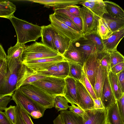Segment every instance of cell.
<instances>
[{
    "label": "cell",
    "mask_w": 124,
    "mask_h": 124,
    "mask_svg": "<svg viewBox=\"0 0 124 124\" xmlns=\"http://www.w3.org/2000/svg\"><path fill=\"white\" fill-rule=\"evenodd\" d=\"M8 19L16 31L17 42L22 44L37 40L41 36L42 27L19 19L14 15Z\"/></svg>",
    "instance_id": "1"
},
{
    "label": "cell",
    "mask_w": 124,
    "mask_h": 124,
    "mask_svg": "<svg viewBox=\"0 0 124 124\" xmlns=\"http://www.w3.org/2000/svg\"><path fill=\"white\" fill-rule=\"evenodd\" d=\"M17 89L35 102L46 109L54 107V97L36 86L30 84L21 86Z\"/></svg>",
    "instance_id": "2"
},
{
    "label": "cell",
    "mask_w": 124,
    "mask_h": 124,
    "mask_svg": "<svg viewBox=\"0 0 124 124\" xmlns=\"http://www.w3.org/2000/svg\"><path fill=\"white\" fill-rule=\"evenodd\" d=\"M60 54L42 42H36L26 46L23 53L22 63L30 61L52 57Z\"/></svg>",
    "instance_id": "3"
},
{
    "label": "cell",
    "mask_w": 124,
    "mask_h": 124,
    "mask_svg": "<svg viewBox=\"0 0 124 124\" xmlns=\"http://www.w3.org/2000/svg\"><path fill=\"white\" fill-rule=\"evenodd\" d=\"M30 84L43 90L54 97L64 96L66 86L65 79L54 76L46 77Z\"/></svg>",
    "instance_id": "4"
},
{
    "label": "cell",
    "mask_w": 124,
    "mask_h": 124,
    "mask_svg": "<svg viewBox=\"0 0 124 124\" xmlns=\"http://www.w3.org/2000/svg\"><path fill=\"white\" fill-rule=\"evenodd\" d=\"M20 65L16 62L8 68L7 73L0 77V97L12 96L16 90L17 71Z\"/></svg>",
    "instance_id": "5"
},
{
    "label": "cell",
    "mask_w": 124,
    "mask_h": 124,
    "mask_svg": "<svg viewBox=\"0 0 124 124\" xmlns=\"http://www.w3.org/2000/svg\"><path fill=\"white\" fill-rule=\"evenodd\" d=\"M11 97V100L14 101L16 105L23 109L30 115L34 111H39L43 116L46 109L35 102L18 89L16 90Z\"/></svg>",
    "instance_id": "6"
},
{
    "label": "cell",
    "mask_w": 124,
    "mask_h": 124,
    "mask_svg": "<svg viewBox=\"0 0 124 124\" xmlns=\"http://www.w3.org/2000/svg\"><path fill=\"white\" fill-rule=\"evenodd\" d=\"M79 10L82 22L81 33L83 36L96 31L99 18L84 6L80 7Z\"/></svg>",
    "instance_id": "7"
},
{
    "label": "cell",
    "mask_w": 124,
    "mask_h": 124,
    "mask_svg": "<svg viewBox=\"0 0 124 124\" xmlns=\"http://www.w3.org/2000/svg\"><path fill=\"white\" fill-rule=\"evenodd\" d=\"M49 20L54 29L59 34L73 42L83 36L81 33L66 25L57 18L53 14L49 15Z\"/></svg>",
    "instance_id": "8"
},
{
    "label": "cell",
    "mask_w": 124,
    "mask_h": 124,
    "mask_svg": "<svg viewBox=\"0 0 124 124\" xmlns=\"http://www.w3.org/2000/svg\"><path fill=\"white\" fill-rule=\"evenodd\" d=\"M66 61L62 55L60 54L56 56L32 60L22 64L34 72L44 71L51 66L61 62Z\"/></svg>",
    "instance_id": "9"
},
{
    "label": "cell",
    "mask_w": 124,
    "mask_h": 124,
    "mask_svg": "<svg viewBox=\"0 0 124 124\" xmlns=\"http://www.w3.org/2000/svg\"><path fill=\"white\" fill-rule=\"evenodd\" d=\"M83 124H106L107 109H90L85 110Z\"/></svg>",
    "instance_id": "10"
},
{
    "label": "cell",
    "mask_w": 124,
    "mask_h": 124,
    "mask_svg": "<svg viewBox=\"0 0 124 124\" xmlns=\"http://www.w3.org/2000/svg\"><path fill=\"white\" fill-rule=\"evenodd\" d=\"M96 51L91 54L85 60L83 67V70L93 89L99 62Z\"/></svg>",
    "instance_id": "11"
},
{
    "label": "cell",
    "mask_w": 124,
    "mask_h": 124,
    "mask_svg": "<svg viewBox=\"0 0 124 124\" xmlns=\"http://www.w3.org/2000/svg\"><path fill=\"white\" fill-rule=\"evenodd\" d=\"M75 80L78 106L84 110L92 109L94 106L93 99L82 83L78 80Z\"/></svg>",
    "instance_id": "12"
},
{
    "label": "cell",
    "mask_w": 124,
    "mask_h": 124,
    "mask_svg": "<svg viewBox=\"0 0 124 124\" xmlns=\"http://www.w3.org/2000/svg\"><path fill=\"white\" fill-rule=\"evenodd\" d=\"M26 46L24 44L17 42L15 46L8 48L7 59L8 68L16 62L20 64L22 63V54Z\"/></svg>",
    "instance_id": "13"
},
{
    "label": "cell",
    "mask_w": 124,
    "mask_h": 124,
    "mask_svg": "<svg viewBox=\"0 0 124 124\" xmlns=\"http://www.w3.org/2000/svg\"><path fill=\"white\" fill-rule=\"evenodd\" d=\"M78 4L86 7L99 18H102L104 14H108L102 0H83Z\"/></svg>",
    "instance_id": "14"
},
{
    "label": "cell",
    "mask_w": 124,
    "mask_h": 124,
    "mask_svg": "<svg viewBox=\"0 0 124 124\" xmlns=\"http://www.w3.org/2000/svg\"><path fill=\"white\" fill-rule=\"evenodd\" d=\"M108 73L106 75L103 86L100 99L102 105L107 109L116 102V100L111 88Z\"/></svg>",
    "instance_id": "15"
},
{
    "label": "cell",
    "mask_w": 124,
    "mask_h": 124,
    "mask_svg": "<svg viewBox=\"0 0 124 124\" xmlns=\"http://www.w3.org/2000/svg\"><path fill=\"white\" fill-rule=\"evenodd\" d=\"M124 36V27L113 32L107 39L103 40L105 52L110 53L117 50L119 43Z\"/></svg>",
    "instance_id": "16"
},
{
    "label": "cell",
    "mask_w": 124,
    "mask_h": 124,
    "mask_svg": "<svg viewBox=\"0 0 124 124\" xmlns=\"http://www.w3.org/2000/svg\"><path fill=\"white\" fill-rule=\"evenodd\" d=\"M65 80L66 86L64 96L71 105L78 106L76 80L69 77L66 78Z\"/></svg>",
    "instance_id": "17"
},
{
    "label": "cell",
    "mask_w": 124,
    "mask_h": 124,
    "mask_svg": "<svg viewBox=\"0 0 124 124\" xmlns=\"http://www.w3.org/2000/svg\"><path fill=\"white\" fill-rule=\"evenodd\" d=\"M72 43L77 49L84 54L85 60L91 54L97 51L93 42L83 36Z\"/></svg>",
    "instance_id": "18"
},
{
    "label": "cell",
    "mask_w": 124,
    "mask_h": 124,
    "mask_svg": "<svg viewBox=\"0 0 124 124\" xmlns=\"http://www.w3.org/2000/svg\"><path fill=\"white\" fill-rule=\"evenodd\" d=\"M62 56L68 62L78 64L83 67L85 60L84 54L77 49L72 42Z\"/></svg>",
    "instance_id": "19"
},
{
    "label": "cell",
    "mask_w": 124,
    "mask_h": 124,
    "mask_svg": "<svg viewBox=\"0 0 124 124\" xmlns=\"http://www.w3.org/2000/svg\"><path fill=\"white\" fill-rule=\"evenodd\" d=\"M83 0H28L27 1L43 5L44 7L54 8L78 4Z\"/></svg>",
    "instance_id": "20"
},
{
    "label": "cell",
    "mask_w": 124,
    "mask_h": 124,
    "mask_svg": "<svg viewBox=\"0 0 124 124\" xmlns=\"http://www.w3.org/2000/svg\"><path fill=\"white\" fill-rule=\"evenodd\" d=\"M41 27V37L42 43L50 48L54 50V38L56 31L51 24Z\"/></svg>",
    "instance_id": "21"
},
{
    "label": "cell",
    "mask_w": 124,
    "mask_h": 124,
    "mask_svg": "<svg viewBox=\"0 0 124 124\" xmlns=\"http://www.w3.org/2000/svg\"><path fill=\"white\" fill-rule=\"evenodd\" d=\"M71 43L69 39L56 31L54 38V49L60 54L63 55Z\"/></svg>",
    "instance_id": "22"
},
{
    "label": "cell",
    "mask_w": 124,
    "mask_h": 124,
    "mask_svg": "<svg viewBox=\"0 0 124 124\" xmlns=\"http://www.w3.org/2000/svg\"><path fill=\"white\" fill-rule=\"evenodd\" d=\"M108 73L101 68L99 62V64L96 74L95 83L93 89L97 98H100L102 89L105 78L107 74Z\"/></svg>",
    "instance_id": "23"
},
{
    "label": "cell",
    "mask_w": 124,
    "mask_h": 124,
    "mask_svg": "<svg viewBox=\"0 0 124 124\" xmlns=\"http://www.w3.org/2000/svg\"><path fill=\"white\" fill-rule=\"evenodd\" d=\"M106 109L107 122L110 124H124L119 114L116 102Z\"/></svg>",
    "instance_id": "24"
},
{
    "label": "cell",
    "mask_w": 124,
    "mask_h": 124,
    "mask_svg": "<svg viewBox=\"0 0 124 124\" xmlns=\"http://www.w3.org/2000/svg\"><path fill=\"white\" fill-rule=\"evenodd\" d=\"M108 15L112 17L124 20V11L119 6L111 1H104Z\"/></svg>",
    "instance_id": "25"
},
{
    "label": "cell",
    "mask_w": 124,
    "mask_h": 124,
    "mask_svg": "<svg viewBox=\"0 0 124 124\" xmlns=\"http://www.w3.org/2000/svg\"><path fill=\"white\" fill-rule=\"evenodd\" d=\"M60 114L63 124H83V117L70 111H61Z\"/></svg>",
    "instance_id": "26"
},
{
    "label": "cell",
    "mask_w": 124,
    "mask_h": 124,
    "mask_svg": "<svg viewBox=\"0 0 124 124\" xmlns=\"http://www.w3.org/2000/svg\"><path fill=\"white\" fill-rule=\"evenodd\" d=\"M16 9L15 5L8 1H0V17L8 19L13 15Z\"/></svg>",
    "instance_id": "27"
},
{
    "label": "cell",
    "mask_w": 124,
    "mask_h": 124,
    "mask_svg": "<svg viewBox=\"0 0 124 124\" xmlns=\"http://www.w3.org/2000/svg\"><path fill=\"white\" fill-rule=\"evenodd\" d=\"M108 78L111 88L116 100H117L124 93L121 91L117 76L110 71L108 73Z\"/></svg>",
    "instance_id": "28"
},
{
    "label": "cell",
    "mask_w": 124,
    "mask_h": 124,
    "mask_svg": "<svg viewBox=\"0 0 124 124\" xmlns=\"http://www.w3.org/2000/svg\"><path fill=\"white\" fill-rule=\"evenodd\" d=\"M96 31L103 40L107 39L113 33L102 17L99 19Z\"/></svg>",
    "instance_id": "29"
},
{
    "label": "cell",
    "mask_w": 124,
    "mask_h": 124,
    "mask_svg": "<svg viewBox=\"0 0 124 124\" xmlns=\"http://www.w3.org/2000/svg\"><path fill=\"white\" fill-rule=\"evenodd\" d=\"M102 17L112 32L124 27V20L112 17L108 14H104Z\"/></svg>",
    "instance_id": "30"
},
{
    "label": "cell",
    "mask_w": 124,
    "mask_h": 124,
    "mask_svg": "<svg viewBox=\"0 0 124 124\" xmlns=\"http://www.w3.org/2000/svg\"><path fill=\"white\" fill-rule=\"evenodd\" d=\"M83 36L93 42L97 52H105L103 40L97 34L96 31H93Z\"/></svg>",
    "instance_id": "31"
},
{
    "label": "cell",
    "mask_w": 124,
    "mask_h": 124,
    "mask_svg": "<svg viewBox=\"0 0 124 124\" xmlns=\"http://www.w3.org/2000/svg\"><path fill=\"white\" fill-rule=\"evenodd\" d=\"M68 62L70 69L69 77L80 81L82 77L83 66L78 64Z\"/></svg>",
    "instance_id": "32"
},
{
    "label": "cell",
    "mask_w": 124,
    "mask_h": 124,
    "mask_svg": "<svg viewBox=\"0 0 124 124\" xmlns=\"http://www.w3.org/2000/svg\"><path fill=\"white\" fill-rule=\"evenodd\" d=\"M97 58L101 68L108 73L110 71V53L106 52H98Z\"/></svg>",
    "instance_id": "33"
},
{
    "label": "cell",
    "mask_w": 124,
    "mask_h": 124,
    "mask_svg": "<svg viewBox=\"0 0 124 124\" xmlns=\"http://www.w3.org/2000/svg\"><path fill=\"white\" fill-rule=\"evenodd\" d=\"M53 10L54 12L63 14L70 18L77 26L80 30L81 33L82 28V22L80 17H77L71 14L65 9L63 7L54 8Z\"/></svg>",
    "instance_id": "34"
},
{
    "label": "cell",
    "mask_w": 124,
    "mask_h": 124,
    "mask_svg": "<svg viewBox=\"0 0 124 124\" xmlns=\"http://www.w3.org/2000/svg\"><path fill=\"white\" fill-rule=\"evenodd\" d=\"M57 65L58 71L53 76L65 79L69 77L70 70L69 62L67 61H63Z\"/></svg>",
    "instance_id": "35"
},
{
    "label": "cell",
    "mask_w": 124,
    "mask_h": 124,
    "mask_svg": "<svg viewBox=\"0 0 124 124\" xmlns=\"http://www.w3.org/2000/svg\"><path fill=\"white\" fill-rule=\"evenodd\" d=\"M68 103L63 95H59L54 97V106L58 111L67 110L70 106Z\"/></svg>",
    "instance_id": "36"
},
{
    "label": "cell",
    "mask_w": 124,
    "mask_h": 124,
    "mask_svg": "<svg viewBox=\"0 0 124 124\" xmlns=\"http://www.w3.org/2000/svg\"><path fill=\"white\" fill-rule=\"evenodd\" d=\"M55 16L58 19L68 26L81 33V31L72 21L65 15L61 13L54 12Z\"/></svg>",
    "instance_id": "37"
},
{
    "label": "cell",
    "mask_w": 124,
    "mask_h": 124,
    "mask_svg": "<svg viewBox=\"0 0 124 124\" xmlns=\"http://www.w3.org/2000/svg\"><path fill=\"white\" fill-rule=\"evenodd\" d=\"M110 69L115 65L124 62V56L117 50L109 53Z\"/></svg>",
    "instance_id": "38"
},
{
    "label": "cell",
    "mask_w": 124,
    "mask_h": 124,
    "mask_svg": "<svg viewBox=\"0 0 124 124\" xmlns=\"http://www.w3.org/2000/svg\"><path fill=\"white\" fill-rule=\"evenodd\" d=\"M80 82L83 84L93 99L97 98L93 89L83 70L82 73V78Z\"/></svg>",
    "instance_id": "39"
},
{
    "label": "cell",
    "mask_w": 124,
    "mask_h": 124,
    "mask_svg": "<svg viewBox=\"0 0 124 124\" xmlns=\"http://www.w3.org/2000/svg\"><path fill=\"white\" fill-rule=\"evenodd\" d=\"M16 106L10 105L5 110V113L12 124H15L16 121Z\"/></svg>",
    "instance_id": "40"
},
{
    "label": "cell",
    "mask_w": 124,
    "mask_h": 124,
    "mask_svg": "<svg viewBox=\"0 0 124 124\" xmlns=\"http://www.w3.org/2000/svg\"><path fill=\"white\" fill-rule=\"evenodd\" d=\"M35 72L28 77L22 83L21 86L30 84L46 77Z\"/></svg>",
    "instance_id": "41"
},
{
    "label": "cell",
    "mask_w": 124,
    "mask_h": 124,
    "mask_svg": "<svg viewBox=\"0 0 124 124\" xmlns=\"http://www.w3.org/2000/svg\"><path fill=\"white\" fill-rule=\"evenodd\" d=\"M57 64L51 66L46 70L35 72L36 73L46 77L53 76L58 71V66Z\"/></svg>",
    "instance_id": "42"
},
{
    "label": "cell",
    "mask_w": 124,
    "mask_h": 124,
    "mask_svg": "<svg viewBox=\"0 0 124 124\" xmlns=\"http://www.w3.org/2000/svg\"><path fill=\"white\" fill-rule=\"evenodd\" d=\"M118 110L123 121L124 122V93L116 100Z\"/></svg>",
    "instance_id": "43"
},
{
    "label": "cell",
    "mask_w": 124,
    "mask_h": 124,
    "mask_svg": "<svg viewBox=\"0 0 124 124\" xmlns=\"http://www.w3.org/2000/svg\"><path fill=\"white\" fill-rule=\"evenodd\" d=\"M21 116L26 124H34L30 117V115L24 110L17 105Z\"/></svg>",
    "instance_id": "44"
},
{
    "label": "cell",
    "mask_w": 124,
    "mask_h": 124,
    "mask_svg": "<svg viewBox=\"0 0 124 124\" xmlns=\"http://www.w3.org/2000/svg\"><path fill=\"white\" fill-rule=\"evenodd\" d=\"M12 96H9L0 97V110H5L8 103L11 100Z\"/></svg>",
    "instance_id": "45"
},
{
    "label": "cell",
    "mask_w": 124,
    "mask_h": 124,
    "mask_svg": "<svg viewBox=\"0 0 124 124\" xmlns=\"http://www.w3.org/2000/svg\"><path fill=\"white\" fill-rule=\"evenodd\" d=\"M80 7L76 5H72L63 8L71 14L75 16L80 17L79 8Z\"/></svg>",
    "instance_id": "46"
},
{
    "label": "cell",
    "mask_w": 124,
    "mask_h": 124,
    "mask_svg": "<svg viewBox=\"0 0 124 124\" xmlns=\"http://www.w3.org/2000/svg\"><path fill=\"white\" fill-rule=\"evenodd\" d=\"M69 108V111L82 117L85 112V110L75 105H72L70 106Z\"/></svg>",
    "instance_id": "47"
},
{
    "label": "cell",
    "mask_w": 124,
    "mask_h": 124,
    "mask_svg": "<svg viewBox=\"0 0 124 124\" xmlns=\"http://www.w3.org/2000/svg\"><path fill=\"white\" fill-rule=\"evenodd\" d=\"M8 69L7 60L0 61V77L7 73Z\"/></svg>",
    "instance_id": "48"
},
{
    "label": "cell",
    "mask_w": 124,
    "mask_h": 124,
    "mask_svg": "<svg viewBox=\"0 0 124 124\" xmlns=\"http://www.w3.org/2000/svg\"><path fill=\"white\" fill-rule=\"evenodd\" d=\"M124 62L117 64L110 69V71L113 73L116 74L124 70Z\"/></svg>",
    "instance_id": "49"
},
{
    "label": "cell",
    "mask_w": 124,
    "mask_h": 124,
    "mask_svg": "<svg viewBox=\"0 0 124 124\" xmlns=\"http://www.w3.org/2000/svg\"><path fill=\"white\" fill-rule=\"evenodd\" d=\"M121 91L124 93V70L116 74Z\"/></svg>",
    "instance_id": "50"
},
{
    "label": "cell",
    "mask_w": 124,
    "mask_h": 124,
    "mask_svg": "<svg viewBox=\"0 0 124 124\" xmlns=\"http://www.w3.org/2000/svg\"><path fill=\"white\" fill-rule=\"evenodd\" d=\"M16 116L15 124H26L21 116L18 107L17 105L16 106Z\"/></svg>",
    "instance_id": "51"
},
{
    "label": "cell",
    "mask_w": 124,
    "mask_h": 124,
    "mask_svg": "<svg viewBox=\"0 0 124 124\" xmlns=\"http://www.w3.org/2000/svg\"><path fill=\"white\" fill-rule=\"evenodd\" d=\"M0 124H12L5 112L0 110Z\"/></svg>",
    "instance_id": "52"
},
{
    "label": "cell",
    "mask_w": 124,
    "mask_h": 124,
    "mask_svg": "<svg viewBox=\"0 0 124 124\" xmlns=\"http://www.w3.org/2000/svg\"><path fill=\"white\" fill-rule=\"evenodd\" d=\"M94 106L92 109H105L103 106L100 98L93 99Z\"/></svg>",
    "instance_id": "53"
},
{
    "label": "cell",
    "mask_w": 124,
    "mask_h": 124,
    "mask_svg": "<svg viewBox=\"0 0 124 124\" xmlns=\"http://www.w3.org/2000/svg\"><path fill=\"white\" fill-rule=\"evenodd\" d=\"M7 55L2 45L0 44V61L7 60Z\"/></svg>",
    "instance_id": "54"
},
{
    "label": "cell",
    "mask_w": 124,
    "mask_h": 124,
    "mask_svg": "<svg viewBox=\"0 0 124 124\" xmlns=\"http://www.w3.org/2000/svg\"><path fill=\"white\" fill-rule=\"evenodd\" d=\"M30 115L34 119H38L43 116L42 113L39 111H34L32 112Z\"/></svg>",
    "instance_id": "55"
},
{
    "label": "cell",
    "mask_w": 124,
    "mask_h": 124,
    "mask_svg": "<svg viewBox=\"0 0 124 124\" xmlns=\"http://www.w3.org/2000/svg\"><path fill=\"white\" fill-rule=\"evenodd\" d=\"M54 124H63L60 114H59L53 120Z\"/></svg>",
    "instance_id": "56"
},
{
    "label": "cell",
    "mask_w": 124,
    "mask_h": 124,
    "mask_svg": "<svg viewBox=\"0 0 124 124\" xmlns=\"http://www.w3.org/2000/svg\"><path fill=\"white\" fill-rule=\"evenodd\" d=\"M106 124H110L109 123H108L107 122Z\"/></svg>",
    "instance_id": "57"
}]
</instances>
